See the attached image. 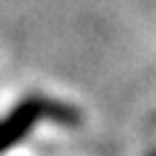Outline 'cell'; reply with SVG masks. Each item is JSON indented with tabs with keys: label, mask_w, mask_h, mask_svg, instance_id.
Masks as SVG:
<instances>
[{
	"label": "cell",
	"mask_w": 156,
	"mask_h": 156,
	"mask_svg": "<svg viewBox=\"0 0 156 156\" xmlns=\"http://www.w3.org/2000/svg\"><path fill=\"white\" fill-rule=\"evenodd\" d=\"M41 119H49L61 127H78L80 112L68 102L51 100L44 95L22 98L7 115L0 117V154H7L22 139H27Z\"/></svg>",
	"instance_id": "1"
}]
</instances>
